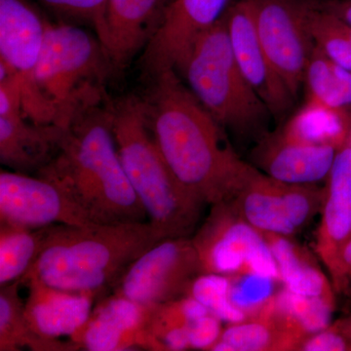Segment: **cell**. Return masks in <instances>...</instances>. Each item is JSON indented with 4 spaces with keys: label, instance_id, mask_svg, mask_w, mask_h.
Masks as SVG:
<instances>
[{
    "label": "cell",
    "instance_id": "4316f807",
    "mask_svg": "<svg viewBox=\"0 0 351 351\" xmlns=\"http://www.w3.org/2000/svg\"><path fill=\"white\" fill-rule=\"evenodd\" d=\"M335 301L295 294L284 287L272 300L270 309L302 341L331 324Z\"/></svg>",
    "mask_w": 351,
    "mask_h": 351
},
{
    "label": "cell",
    "instance_id": "9a60e30c",
    "mask_svg": "<svg viewBox=\"0 0 351 351\" xmlns=\"http://www.w3.org/2000/svg\"><path fill=\"white\" fill-rule=\"evenodd\" d=\"M152 308L112 293L100 300L71 341L83 350H156L147 332Z\"/></svg>",
    "mask_w": 351,
    "mask_h": 351
},
{
    "label": "cell",
    "instance_id": "52a82bcc",
    "mask_svg": "<svg viewBox=\"0 0 351 351\" xmlns=\"http://www.w3.org/2000/svg\"><path fill=\"white\" fill-rule=\"evenodd\" d=\"M191 239L202 274L230 276L254 272L281 280L262 233L245 221L230 201L211 205L207 218Z\"/></svg>",
    "mask_w": 351,
    "mask_h": 351
},
{
    "label": "cell",
    "instance_id": "ba28073f",
    "mask_svg": "<svg viewBox=\"0 0 351 351\" xmlns=\"http://www.w3.org/2000/svg\"><path fill=\"white\" fill-rule=\"evenodd\" d=\"M323 195L324 189L317 184L277 181L253 166L243 186L230 202L258 232L295 237L321 211Z\"/></svg>",
    "mask_w": 351,
    "mask_h": 351
},
{
    "label": "cell",
    "instance_id": "836d02e7",
    "mask_svg": "<svg viewBox=\"0 0 351 351\" xmlns=\"http://www.w3.org/2000/svg\"><path fill=\"white\" fill-rule=\"evenodd\" d=\"M336 294L350 291L351 276V235L339 249L331 269L328 270Z\"/></svg>",
    "mask_w": 351,
    "mask_h": 351
},
{
    "label": "cell",
    "instance_id": "d6986e66",
    "mask_svg": "<svg viewBox=\"0 0 351 351\" xmlns=\"http://www.w3.org/2000/svg\"><path fill=\"white\" fill-rule=\"evenodd\" d=\"M64 130L36 123L23 112L0 115V161L14 172L38 174L56 156Z\"/></svg>",
    "mask_w": 351,
    "mask_h": 351
},
{
    "label": "cell",
    "instance_id": "ffe728a7",
    "mask_svg": "<svg viewBox=\"0 0 351 351\" xmlns=\"http://www.w3.org/2000/svg\"><path fill=\"white\" fill-rule=\"evenodd\" d=\"M315 251L327 270L351 235V145L339 149L326 179Z\"/></svg>",
    "mask_w": 351,
    "mask_h": 351
},
{
    "label": "cell",
    "instance_id": "7c38bea8",
    "mask_svg": "<svg viewBox=\"0 0 351 351\" xmlns=\"http://www.w3.org/2000/svg\"><path fill=\"white\" fill-rule=\"evenodd\" d=\"M230 0H172L158 31L145 48L143 71L149 78L179 73L201 34L226 15Z\"/></svg>",
    "mask_w": 351,
    "mask_h": 351
},
{
    "label": "cell",
    "instance_id": "8d00e7d4",
    "mask_svg": "<svg viewBox=\"0 0 351 351\" xmlns=\"http://www.w3.org/2000/svg\"><path fill=\"white\" fill-rule=\"evenodd\" d=\"M348 144H350L351 145V134H350V140H348Z\"/></svg>",
    "mask_w": 351,
    "mask_h": 351
},
{
    "label": "cell",
    "instance_id": "cb8c5ba5",
    "mask_svg": "<svg viewBox=\"0 0 351 351\" xmlns=\"http://www.w3.org/2000/svg\"><path fill=\"white\" fill-rule=\"evenodd\" d=\"M287 119L278 131L284 138L292 142L332 145L341 149L350 140L351 113L338 112L306 101Z\"/></svg>",
    "mask_w": 351,
    "mask_h": 351
},
{
    "label": "cell",
    "instance_id": "5b68a950",
    "mask_svg": "<svg viewBox=\"0 0 351 351\" xmlns=\"http://www.w3.org/2000/svg\"><path fill=\"white\" fill-rule=\"evenodd\" d=\"M178 73L203 107L237 140L258 143L269 133L274 117L237 66L225 16L196 39Z\"/></svg>",
    "mask_w": 351,
    "mask_h": 351
},
{
    "label": "cell",
    "instance_id": "74e56055",
    "mask_svg": "<svg viewBox=\"0 0 351 351\" xmlns=\"http://www.w3.org/2000/svg\"><path fill=\"white\" fill-rule=\"evenodd\" d=\"M350 290L351 291V276H350Z\"/></svg>",
    "mask_w": 351,
    "mask_h": 351
},
{
    "label": "cell",
    "instance_id": "2e32d148",
    "mask_svg": "<svg viewBox=\"0 0 351 351\" xmlns=\"http://www.w3.org/2000/svg\"><path fill=\"white\" fill-rule=\"evenodd\" d=\"M171 0H108L97 29L112 66L122 69L147 47L158 31Z\"/></svg>",
    "mask_w": 351,
    "mask_h": 351
},
{
    "label": "cell",
    "instance_id": "d590c367",
    "mask_svg": "<svg viewBox=\"0 0 351 351\" xmlns=\"http://www.w3.org/2000/svg\"><path fill=\"white\" fill-rule=\"evenodd\" d=\"M343 323H345V326L346 331H348V336L351 339V316H348V317L343 318Z\"/></svg>",
    "mask_w": 351,
    "mask_h": 351
},
{
    "label": "cell",
    "instance_id": "ac0fdd59",
    "mask_svg": "<svg viewBox=\"0 0 351 351\" xmlns=\"http://www.w3.org/2000/svg\"><path fill=\"white\" fill-rule=\"evenodd\" d=\"M22 283L29 287L25 315L32 329L44 338H71L91 316L93 295L51 287L36 279Z\"/></svg>",
    "mask_w": 351,
    "mask_h": 351
},
{
    "label": "cell",
    "instance_id": "f546056e",
    "mask_svg": "<svg viewBox=\"0 0 351 351\" xmlns=\"http://www.w3.org/2000/svg\"><path fill=\"white\" fill-rule=\"evenodd\" d=\"M186 295L193 297L228 324L247 320L245 313L237 309L230 301L228 279L226 276L200 274L191 283Z\"/></svg>",
    "mask_w": 351,
    "mask_h": 351
},
{
    "label": "cell",
    "instance_id": "603a6c76",
    "mask_svg": "<svg viewBox=\"0 0 351 351\" xmlns=\"http://www.w3.org/2000/svg\"><path fill=\"white\" fill-rule=\"evenodd\" d=\"M22 281L0 289V351H19L23 348L34 351H73L80 348L73 341L44 338L27 320L25 302L21 299Z\"/></svg>",
    "mask_w": 351,
    "mask_h": 351
},
{
    "label": "cell",
    "instance_id": "4dcf8cb0",
    "mask_svg": "<svg viewBox=\"0 0 351 351\" xmlns=\"http://www.w3.org/2000/svg\"><path fill=\"white\" fill-rule=\"evenodd\" d=\"M300 351H351V339L343 318L309 335L298 346Z\"/></svg>",
    "mask_w": 351,
    "mask_h": 351
},
{
    "label": "cell",
    "instance_id": "7a4b0ae2",
    "mask_svg": "<svg viewBox=\"0 0 351 351\" xmlns=\"http://www.w3.org/2000/svg\"><path fill=\"white\" fill-rule=\"evenodd\" d=\"M36 176L56 184L89 223L149 221L120 159L110 103L76 117L56 156Z\"/></svg>",
    "mask_w": 351,
    "mask_h": 351
},
{
    "label": "cell",
    "instance_id": "1f68e13d",
    "mask_svg": "<svg viewBox=\"0 0 351 351\" xmlns=\"http://www.w3.org/2000/svg\"><path fill=\"white\" fill-rule=\"evenodd\" d=\"M47 5L66 15L91 21L100 27L105 15L108 0H43Z\"/></svg>",
    "mask_w": 351,
    "mask_h": 351
},
{
    "label": "cell",
    "instance_id": "277c9868",
    "mask_svg": "<svg viewBox=\"0 0 351 351\" xmlns=\"http://www.w3.org/2000/svg\"><path fill=\"white\" fill-rule=\"evenodd\" d=\"M112 128L124 169L147 221L163 239L191 237L205 205L182 186L157 147L142 98L110 103Z\"/></svg>",
    "mask_w": 351,
    "mask_h": 351
},
{
    "label": "cell",
    "instance_id": "e0dca14e",
    "mask_svg": "<svg viewBox=\"0 0 351 351\" xmlns=\"http://www.w3.org/2000/svg\"><path fill=\"white\" fill-rule=\"evenodd\" d=\"M339 149L292 142L277 130L258 141L251 152V164L277 181L317 184L326 181Z\"/></svg>",
    "mask_w": 351,
    "mask_h": 351
},
{
    "label": "cell",
    "instance_id": "44dd1931",
    "mask_svg": "<svg viewBox=\"0 0 351 351\" xmlns=\"http://www.w3.org/2000/svg\"><path fill=\"white\" fill-rule=\"evenodd\" d=\"M276 260L284 287L306 297L335 300L331 279H328L315 258L294 237L261 232Z\"/></svg>",
    "mask_w": 351,
    "mask_h": 351
},
{
    "label": "cell",
    "instance_id": "484cf974",
    "mask_svg": "<svg viewBox=\"0 0 351 351\" xmlns=\"http://www.w3.org/2000/svg\"><path fill=\"white\" fill-rule=\"evenodd\" d=\"M50 228H25L0 223V287L21 280L31 269Z\"/></svg>",
    "mask_w": 351,
    "mask_h": 351
},
{
    "label": "cell",
    "instance_id": "3957f363",
    "mask_svg": "<svg viewBox=\"0 0 351 351\" xmlns=\"http://www.w3.org/2000/svg\"><path fill=\"white\" fill-rule=\"evenodd\" d=\"M161 240L149 221L53 225L38 260L21 281L36 279L98 299L112 291L131 263Z\"/></svg>",
    "mask_w": 351,
    "mask_h": 351
},
{
    "label": "cell",
    "instance_id": "30bf717a",
    "mask_svg": "<svg viewBox=\"0 0 351 351\" xmlns=\"http://www.w3.org/2000/svg\"><path fill=\"white\" fill-rule=\"evenodd\" d=\"M258 39L270 62L294 95L304 86L314 49L307 27L313 0H249Z\"/></svg>",
    "mask_w": 351,
    "mask_h": 351
},
{
    "label": "cell",
    "instance_id": "f35d334b",
    "mask_svg": "<svg viewBox=\"0 0 351 351\" xmlns=\"http://www.w3.org/2000/svg\"><path fill=\"white\" fill-rule=\"evenodd\" d=\"M171 1H172V0H171ZM170 4V3H169Z\"/></svg>",
    "mask_w": 351,
    "mask_h": 351
},
{
    "label": "cell",
    "instance_id": "5bb4252c",
    "mask_svg": "<svg viewBox=\"0 0 351 351\" xmlns=\"http://www.w3.org/2000/svg\"><path fill=\"white\" fill-rule=\"evenodd\" d=\"M0 223L25 228L92 225L56 184L38 176L3 170Z\"/></svg>",
    "mask_w": 351,
    "mask_h": 351
},
{
    "label": "cell",
    "instance_id": "4fadbf2b",
    "mask_svg": "<svg viewBox=\"0 0 351 351\" xmlns=\"http://www.w3.org/2000/svg\"><path fill=\"white\" fill-rule=\"evenodd\" d=\"M225 19L233 55L245 80L274 120L288 119L297 99L263 50L249 0L230 4Z\"/></svg>",
    "mask_w": 351,
    "mask_h": 351
},
{
    "label": "cell",
    "instance_id": "6da1fadb",
    "mask_svg": "<svg viewBox=\"0 0 351 351\" xmlns=\"http://www.w3.org/2000/svg\"><path fill=\"white\" fill-rule=\"evenodd\" d=\"M145 117L157 147L182 186L207 205L228 202L253 165L239 158L226 131L174 69L152 78Z\"/></svg>",
    "mask_w": 351,
    "mask_h": 351
},
{
    "label": "cell",
    "instance_id": "7402d4cb",
    "mask_svg": "<svg viewBox=\"0 0 351 351\" xmlns=\"http://www.w3.org/2000/svg\"><path fill=\"white\" fill-rule=\"evenodd\" d=\"M301 339L284 326L269 306L256 317L228 324L213 351L297 350Z\"/></svg>",
    "mask_w": 351,
    "mask_h": 351
},
{
    "label": "cell",
    "instance_id": "8992f818",
    "mask_svg": "<svg viewBox=\"0 0 351 351\" xmlns=\"http://www.w3.org/2000/svg\"><path fill=\"white\" fill-rule=\"evenodd\" d=\"M110 66L100 40L84 29L47 25L34 82L55 125L66 129L105 101L103 84Z\"/></svg>",
    "mask_w": 351,
    "mask_h": 351
},
{
    "label": "cell",
    "instance_id": "e575fe53",
    "mask_svg": "<svg viewBox=\"0 0 351 351\" xmlns=\"http://www.w3.org/2000/svg\"><path fill=\"white\" fill-rule=\"evenodd\" d=\"M318 5L351 25V0H318Z\"/></svg>",
    "mask_w": 351,
    "mask_h": 351
},
{
    "label": "cell",
    "instance_id": "d4e9b609",
    "mask_svg": "<svg viewBox=\"0 0 351 351\" xmlns=\"http://www.w3.org/2000/svg\"><path fill=\"white\" fill-rule=\"evenodd\" d=\"M306 101L351 113V71L328 59L314 46L304 71Z\"/></svg>",
    "mask_w": 351,
    "mask_h": 351
},
{
    "label": "cell",
    "instance_id": "8fae6325",
    "mask_svg": "<svg viewBox=\"0 0 351 351\" xmlns=\"http://www.w3.org/2000/svg\"><path fill=\"white\" fill-rule=\"evenodd\" d=\"M46 27L25 0H0V62L19 78L25 115L38 124H53L34 82Z\"/></svg>",
    "mask_w": 351,
    "mask_h": 351
},
{
    "label": "cell",
    "instance_id": "d6a6232c",
    "mask_svg": "<svg viewBox=\"0 0 351 351\" xmlns=\"http://www.w3.org/2000/svg\"><path fill=\"white\" fill-rule=\"evenodd\" d=\"M223 321L210 313L189 325L191 350H211L223 332Z\"/></svg>",
    "mask_w": 351,
    "mask_h": 351
},
{
    "label": "cell",
    "instance_id": "f1b7e54d",
    "mask_svg": "<svg viewBox=\"0 0 351 351\" xmlns=\"http://www.w3.org/2000/svg\"><path fill=\"white\" fill-rule=\"evenodd\" d=\"M228 276V297L247 320L262 313L284 288L282 281L265 274L246 272Z\"/></svg>",
    "mask_w": 351,
    "mask_h": 351
},
{
    "label": "cell",
    "instance_id": "83f0119b",
    "mask_svg": "<svg viewBox=\"0 0 351 351\" xmlns=\"http://www.w3.org/2000/svg\"><path fill=\"white\" fill-rule=\"evenodd\" d=\"M307 27L314 46L332 62L351 71V25L323 10L313 0L307 13Z\"/></svg>",
    "mask_w": 351,
    "mask_h": 351
},
{
    "label": "cell",
    "instance_id": "9c48e42d",
    "mask_svg": "<svg viewBox=\"0 0 351 351\" xmlns=\"http://www.w3.org/2000/svg\"><path fill=\"white\" fill-rule=\"evenodd\" d=\"M202 274L191 237L159 241L132 263L112 293L147 306H156L188 295Z\"/></svg>",
    "mask_w": 351,
    "mask_h": 351
}]
</instances>
